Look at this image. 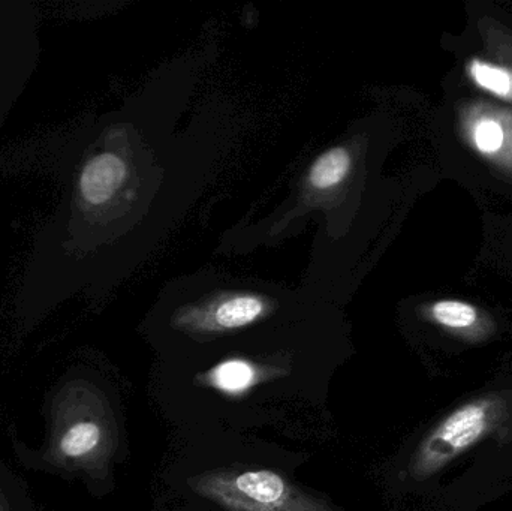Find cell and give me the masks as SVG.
Masks as SVG:
<instances>
[{"instance_id": "6da1fadb", "label": "cell", "mask_w": 512, "mask_h": 511, "mask_svg": "<svg viewBox=\"0 0 512 511\" xmlns=\"http://www.w3.org/2000/svg\"><path fill=\"white\" fill-rule=\"evenodd\" d=\"M512 426V390H487L442 416L412 452L408 474L423 483Z\"/></svg>"}, {"instance_id": "30bf717a", "label": "cell", "mask_w": 512, "mask_h": 511, "mask_svg": "<svg viewBox=\"0 0 512 511\" xmlns=\"http://www.w3.org/2000/svg\"><path fill=\"white\" fill-rule=\"evenodd\" d=\"M101 438V428L96 423H77L63 435L60 450L69 458H81L98 449Z\"/></svg>"}, {"instance_id": "3957f363", "label": "cell", "mask_w": 512, "mask_h": 511, "mask_svg": "<svg viewBox=\"0 0 512 511\" xmlns=\"http://www.w3.org/2000/svg\"><path fill=\"white\" fill-rule=\"evenodd\" d=\"M460 132L471 149L512 174V110L489 102H471L460 111Z\"/></svg>"}, {"instance_id": "7a4b0ae2", "label": "cell", "mask_w": 512, "mask_h": 511, "mask_svg": "<svg viewBox=\"0 0 512 511\" xmlns=\"http://www.w3.org/2000/svg\"><path fill=\"white\" fill-rule=\"evenodd\" d=\"M191 485L195 494L227 511H336L267 468H221Z\"/></svg>"}, {"instance_id": "277c9868", "label": "cell", "mask_w": 512, "mask_h": 511, "mask_svg": "<svg viewBox=\"0 0 512 511\" xmlns=\"http://www.w3.org/2000/svg\"><path fill=\"white\" fill-rule=\"evenodd\" d=\"M128 179L122 156L102 150L84 162L78 176V201L84 210L102 209L117 197Z\"/></svg>"}, {"instance_id": "9c48e42d", "label": "cell", "mask_w": 512, "mask_h": 511, "mask_svg": "<svg viewBox=\"0 0 512 511\" xmlns=\"http://www.w3.org/2000/svg\"><path fill=\"white\" fill-rule=\"evenodd\" d=\"M468 74L480 89L512 104V71L505 66L474 59L469 62Z\"/></svg>"}, {"instance_id": "ba28073f", "label": "cell", "mask_w": 512, "mask_h": 511, "mask_svg": "<svg viewBox=\"0 0 512 511\" xmlns=\"http://www.w3.org/2000/svg\"><path fill=\"white\" fill-rule=\"evenodd\" d=\"M351 170V155L343 147H334L313 162L309 183L319 191L336 188Z\"/></svg>"}, {"instance_id": "8992f818", "label": "cell", "mask_w": 512, "mask_h": 511, "mask_svg": "<svg viewBox=\"0 0 512 511\" xmlns=\"http://www.w3.org/2000/svg\"><path fill=\"white\" fill-rule=\"evenodd\" d=\"M427 317L436 326L463 341H484L493 332L489 318L477 306L462 300H439L430 305Z\"/></svg>"}, {"instance_id": "52a82bcc", "label": "cell", "mask_w": 512, "mask_h": 511, "mask_svg": "<svg viewBox=\"0 0 512 511\" xmlns=\"http://www.w3.org/2000/svg\"><path fill=\"white\" fill-rule=\"evenodd\" d=\"M203 383L231 398H239L245 393L256 389L265 380L264 372L258 365L246 359H225L219 365L213 366L204 378Z\"/></svg>"}, {"instance_id": "5b68a950", "label": "cell", "mask_w": 512, "mask_h": 511, "mask_svg": "<svg viewBox=\"0 0 512 511\" xmlns=\"http://www.w3.org/2000/svg\"><path fill=\"white\" fill-rule=\"evenodd\" d=\"M270 308L255 294H236L219 300L210 308L189 314L183 323L195 332L230 333L252 326L262 320Z\"/></svg>"}]
</instances>
